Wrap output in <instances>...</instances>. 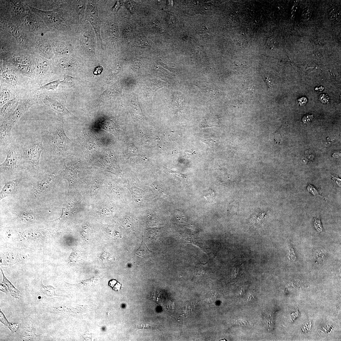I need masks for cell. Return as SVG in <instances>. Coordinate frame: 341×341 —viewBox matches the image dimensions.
<instances>
[{
  "label": "cell",
  "instance_id": "cell-31",
  "mask_svg": "<svg viewBox=\"0 0 341 341\" xmlns=\"http://www.w3.org/2000/svg\"><path fill=\"white\" fill-rule=\"evenodd\" d=\"M132 30L133 29L131 26L126 25H124L123 29V33L124 36L127 37L131 35Z\"/></svg>",
  "mask_w": 341,
  "mask_h": 341
},
{
  "label": "cell",
  "instance_id": "cell-2",
  "mask_svg": "<svg viewBox=\"0 0 341 341\" xmlns=\"http://www.w3.org/2000/svg\"><path fill=\"white\" fill-rule=\"evenodd\" d=\"M21 160L32 169H39L41 153L44 151L42 138L19 143Z\"/></svg>",
  "mask_w": 341,
  "mask_h": 341
},
{
  "label": "cell",
  "instance_id": "cell-16",
  "mask_svg": "<svg viewBox=\"0 0 341 341\" xmlns=\"http://www.w3.org/2000/svg\"><path fill=\"white\" fill-rule=\"evenodd\" d=\"M108 34L111 38L116 40L118 36V32L116 24L115 23L110 22L108 24Z\"/></svg>",
  "mask_w": 341,
  "mask_h": 341
},
{
  "label": "cell",
  "instance_id": "cell-4",
  "mask_svg": "<svg viewBox=\"0 0 341 341\" xmlns=\"http://www.w3.org/2000/svg\"><path fill=\"white\" fill-rule=\"evenodd\" d=\"M37 97L40 104L51 108L59 115L67 117L72 116L71 113L62 103L55 98L53 95L42 93L38 94Z\"/></svg>",
  "mask_w": 341,
  "mask_h": 341
},
{
  "label": "cell",
  "instance_id": "cell-17",
  "mask_svg": "<svg viewBox=\"0 0 341 341\" xmlns=\"http://www.w3.org/2000/svg\"><path fill=\"white\" fill-rule=\"evenodd\" d=\"M217 118L215 116L209 115L205 117L202 123V126L204 127L215 126L218 122Z\"/></svg>",
  "mask_w": 341,
  "mask_h": 341
},
{
  "label": "cell",
  "instance_id": "cell-47",
  "mask_svg": "<svg viewBox=\"0 0 341 341\" xmlns=\"http://www.w3.org/2000/svg\"><path fill=\"white\" fill-rule=\"evenodd\" d=\"M241 265H237V266H235L234 268V272L235 273V277H236V275L238 273H239L240 272V269L241 268Z\"/></svg>",
  "mask_w": 341,
  "mask_h": 341
},
{
  "label": "cell",
  "instance_id": "cell-42",
  "mask_svg": "<svg viewBox=\"0 0 341 341\" xmlns=\"http://www.w3.org/2000/svg\"><path fill=\"white\" fill-rule=\"evenodd\" d=\"M313 115H307L303 117L302 121L305 124H307L311 121L313 119Z\"/></svg>",
  "mask_w": 341,
  "mask_h": 341
},
{
  "label": "cell",
  "instance_id": "cell-13",
  "mask_svg": "<svg viewBox=\"0 0 341 341\" xmlns=\"http://www.w3.org/2000/svg\"><path fill=\"white\" fill-rule=\"evenodd\" d=\"M21 180V179H16L8 182L5 184L1 192L0 195L1 199L7 196L9 194L13 192Z\"/></svg>",
  "mask_w": 341,
  "mask_h": 341
},
{
  "label": "cell",
  "instance_id": "cell-22",
  "mask_svg": "<svg viewBox=\"0 0 341 341\" xmlns=\"http://www.w3.org/2000/svg\"><path fill=\"white\" fill-rule=\"evenodd\" d=\"M137 46L141 47H150L149 41L144 37H140L137 38L135 41Z\"/></svg>",
  "mask_w": 341,
  "mask_h": 341
},
{
  "label": "cell",
  "instance_id": "cell-44",
  "mask_svg": "<svg viewBox=\"0 0 341 341\" xmlns=\"http://www.w3.org/2000/svg\"><path fill=\"white\" fill-rule=\"evenodd\" d=\"M237 323L238 324H239L240 325H242L243 326H251V324L249 323H248V322L246 321H245V320H238L237 321Z\"/></svg>",
  "mask_w": 341,
  "mask_h": 341
},
{
  "label": "cell",
  "instance_id": "cell-39",
  "mask_svg": "<svg viewBox=\"0 0 341 341\" xmlns=\"http://www.w3.org/2000/svg\"><path fill=\"white\" fill-rule=\"evenodd\" d=\"M319 100L324 104H328L329 102V98L327 95L323 94L319 96Z\"/></svg>",
  "mask_w": 341,
  "mask_h": 341
},
{
  "label": "cell",
  "instance_id": "cell-5",
  "mask_svg": "<svg viewBox=\"0 0 341 341\" xmlns=\"http://www.w3.org/2000/svg\"><path fill=\"white\" fill-rule=\"evenodd\" d=\"M85 18L93 27L99 46H102L103 43L100 34L101 21L99 17L97 4L95 1H89L87 7Z\"/></svg>",
  "mask_w": 341,
  "mask_h": 341
},
{
  "label": "cell",
  "instance_id": "cell-19",
  "mask_svg": "<svg viewBox=\"0 0 341 341\" xmlns=\"http://www.w3.org/2000/svg\"><path fill=\"white\" fill-rule=\"evenodd\" d=\"M61 83V81L59 79L54 81L42 86L41 88L46 90H55L57 89L58 85Z\"/></svg>",
  "mask_w": 341,
  "mask_h": 341
},
{
  "label": "cell",
  "instance_id": "cell-40",
  "mask_svg": "<svg viewBox=\"0 0 341 341\" xmlns=\"http://www.w3.org/2000/svg\"><path fill=\"white\" fill-rule=\"evenodd\" d=\"M238 205L236 204V203L233 202L231 203L229 205V210L230 212H234L236 210H237Z\"/></svg>",
  "mask_w": 341,
  "mask_h": 341
},
{
  "label": "cell",
  "instance_id": "cell-34",
  "mask_svg": "<svg viewBox=\"0 0 341 341\" xmlns=\"http://www.w3.org/2000/svg\"><path fill=\"white\" fill-rule=\"evenodd\" d=\"M24 23L26 26L29 28L32 29L33 28L34 21L31 18L29 17L26 18L24 20Z\"/></svg>",
  "mask_w": 341,
  "mask_h": 341
},
{
  "label": "cell",
  "instance_id": "cell-21",
  "mask_svg": "<svg viewBox=\"0 0 341 341\" xmlns=\"http://www.w3.org/2000/svg\"><path fill=\"white\" fill-rule=\"evenodd\" d=\"M64 80L61 81V84L69 87L72 86L74 84L75 78L66 75H63Z\"/></svg>",
  "mask_w": 341,
  "mask_h": 341
},
{
  "label": "cell",
  "instance_id": "cell-26",
  "mask_svg": "<svg viewBox=\"0 0 341 341\" xmlns=\"http://www.w3.org/2000/svg\"><path fill=\"white\" fill-rule=\"evenodd\" d=\"M7 30L11 34L16 38H18L20 36L19 30L14 26L9 25L7 27Z\"/></svg>",
  "mask_w": 341,
  "mask_h": 341
},
{
  "label": "cell",
  "instance_id": "cell-27",
  "mask_svg": "<svg viewBox=\"0 0 341 341\" xmlns=\"http://www.w3.org/2000/svg\"><path fill=\"white\" fill-rule=\"evenodd\" d=\"M70 64V59L67 58H61L58 62V65L62 69L67 68Z\"/></svg>",
  "mask_w": 341,
  "mask_h": 341
},
{
  "label": "cell",
  "instance_id": "cell-36",
  "mask_svg": "<svg viewBox=\"0 0 341 341\" xmlns=\"http://www.w3.org/2000/svg\"><path fill=\"white\" fill-rule=\"evenodd\" d=\"M16 61L20 64H27L28 63V60L25 57L22 56H18L16 58Z\"/></svg>",
  "mask_w": 341,
  "mask_h": 341
},
{
  "label": "cell",
  "instance_id": "cell-48",
  "mask_svg": "<svg viewBox=\"0 0 341 341\" xmlns=\"http://www.w3.org/2000/svg\"><path fill=\"white\" fill-rule=\"evenodd\" d=\"M102 68L101 67H98L96 68L94 72V74L95 75L100 74L102 71Z\"/></svg>",
  "mask_w": 341,
  "mask_h": 341
},
{
  "label": "cell",
  "instance_id": "cell-37",
  "mask_svg": "<svg viewBox=\"0 0 341 341\" xmlns=\"http://www.w3.org/2000/svg\"><path fill=\"white\" fill-rule=\"evenodd\" d=\"M314 225L316 229L319 232L323 231V226L321 223L320 220L318 218H316L314 222Z\"/></svg>",
  "mask_w": 341,
  "mask_h": 341
},
{
  "label": "cell",
  "instance_id": "cell-1",
  "mask_svg": "<svg viewBox=\"0 0 341 341\" xmlns=\"http://www.w3.org/2000/svg\"><path fill=\"white\" fill-rule=\"evenodd\" d=\"M64 122L57 121L51 124L41 137L45 152L53 157L67 155L71 148V142L65 132Z\"/></svg>",
  "mask_w": 341,
  "mask_h": 341
},
{
  "label": "cell",
  "instance_id": "cell-10",
  "mask_svg": "<svg viewBox=\"0 0 341 341\" xmlns=\"http://www.w3.org/2000/svg\"><path fill=\"white\" fill-rule=\"evenodd\" d=\"M64 162L65 169L64 171L63 177L67 180L70 189L72 187L77 180V170L71 161L64 160Z\"/></svg>",
  "mask_w": 341,
  "mask_h": 341
},
{
  "label": "cell",
  "instance_id": "cell-33",
  "mask_svg": "<svg viewBox=\"0 0 341 341\" xmlns=\"http://www.w3.org/2000/svg\"><path fill=\"white\" fill-rule=\"evenodd\" d=\"M91 233V230L88 227L84 226L83 227L82 230V236L85 239H88L90 237Z\"/></svg>",
  "mask_w": 341,
  "mask_h": 341
},
{
  "label": "cell",
  "instance_id": "cell-24",
  "mask_svg": "<svg viewBox=\"0 0 341 341\" xmlns=\"http://www.w3.org/2000/svg\"><path fill=\"white\" fill-rule=\"evenodd\" d=\"M204 196L208 202L212 203L214 201L215 195V192L210 189L204 194Z\"/></svg>",
  "mask_w": 341,
  "mask_h": 341
},
{
  "label": "cell",
  "instance_id": "cell-50",
  "mask_svg": "<svg viewBox=\"0 0 341 341\" xmlns=\"http://www.w3.org/2000/svg\"><path fill=\"white\" fill-rule=\"evenodd\" d=\"M323 88L322 87H320V88H316L315 90H316L317 91H319L320 92L321 91H323Z\"/></svg>",
  "mask_w": 341,
  "mask_h": 341
},
{
  "label": "cell",
  "instance_id": "cell-25",
  "mask_svg": "<svg viewBox=\"0 0 341 341\" xmlns=\"http://www.w3.org/2000/svg\"><path fill=\"white\" fill-rule=\"evenodd\" d=\"M2 77L4 80L8 82H12L15 80L14 73L10 71H6L3 73Z\"/></svg>",
  "mask_w": 341,
  "mask_h": 341
},
{
  "label": "cell",
  "instance_id": "cell-15",
  "mask_svg": "<svg viewBox=\"0 0 341 341\" xmlns=\"http://www.w3.org/2000/svg\"><path fill=\"white\" fill-rule=\"evenodd\" d=\"M40 288L42 293L47 297H53L55 296H61L56 294L55 293V288L53 286H45L42 284L41 282L40 286Z\"/></svg>",
  "mask_w": 341,
  "mask_h": 341
},
{
  "label": "cell",
  "instance_id": "cell-3",
  "mask_svg": "<svg viewBox=\"0 0 341 341\" xmlns=\"http://www.w3.org/2000/svg\"><path fill=\"white\" fill-rule=\"evenodd\" d=\"M6 149V158L0 168L1 172L7 173L17 170L18 162L21 160L19 143L13 141Z\"/></svg>",
  "mask_w": 341,
  "mask_h": 341
},
{
  "label": "cell",
  "instance_id": "cell-43",
  "mask_svg": "<svg viewBox=\"0 0 341 341\" xmlns=\"http://www.w3.org/2000/svg\"><path fill=\"white\" fill-rule=\"evenodd\" d=\"M307 101V99L305 97H303L302 98L298 100V104L300 106L305 105L306 104Z\"/></svg>",
  "mask_w": 341,
  "mask_h": 341
},
{
  "label": "cell",
  "instance_id": "cell-35",
  "mask_svg": "<svg viewBox=\"0 0 341 341\" xmlns=\"http://www.w3.org/2000/svg\"><path fill=\"white\" fill-rule=\"evenodd\" d=\"M307 189L308 192L311 193L314 195H319V193L317 189L315 187L311 184H308Z\"/></svg>",
  "mask_w": 341,
  "mask_h": 341
},
{
  "label": "cell",
  "instance_id": "cell-18",
  "mask_svg": "<svg viewBox=\"0 0 341 341\" xmlns=\"http://www.w3.org/2000/svg\"><path fill=\"white\" fill-rule=\"evenodd\" d=\"M10 95L9 90L3 89L1 93V108L10 100Z\"/></svg>",
  "mask_w": 341,
  "mask_h": 341
},
{
  "label": "cell",
  "instance_id": "cell-23",
  "mask_svg": "<svg viewBox=\"0 0 341 341\" xmlns=\"http://www.w3.org/2000/svg\"><path fill=\"white\" fill-rule=\"evenodd\" d=\"M20 216L25 220H32L35 218V215L32 211H24L21 213Z\"/></svg>",
  "mask_w": 341,
  "mask_h": 341
},
{
  "label": "cell",
  "instance_id": "cell-9",
  "mask_svg": "<svg viewBox=\"0 0 341 341\" xmlns=\"http://www.w3.org/2000/svg\"><path fill=\"white\" fill-rule=\"evenodd\" d=\"M30 8L31 10H34L35 13L41 16L48 23L57 25L60 24L63 21V15L59 11L45 12Z\"/></svg>",
  "mask_w": 341,
  "mask_h": 341
},
{
  "label": "cell",
  "instance_id": "cell-11",
  "mask_svg": "<svg viewBox=\"0 0 341 341\" xmlns=\"http://www.w3.org/2000/svg\"><path fill=\"white\" fill-rule=\"evenodd\" d=\"M13 128L4 121L2 122L0 128L1 149L6 148L13 142L11 133Z\"/></svg>",
  "mask_w": 341,
  "mask_h": 341
},
{
  "label": "cell",
  "instance_id": "cell-30",
  "mask_svg": "<svg viewBox=\"0 0 341 341\" xmlns=\"http://www.w3.org/2000/svg\"><path fill=\"white\" fill-rule=\"evenodd\" d=\"M126 6L132 13H134L137 8V4L133 1H128L126 3Z\"/></svg>",
  "mask_w": 341,
  "mask_h": 341
},
{
  "label": "cell",
  "instance_id": "cell-14",
  "mask_svg": "<svg viewBox=\"0 0 341 341\" xmlns=\"http://www.w3.org/2000/svg\"><path fill=\"white\" fill-rule=\"evenodd\" d=\"M2 273L3 275L4 282L7 286L11 295L15 298L19 299L21 297L20 291L17 289H16L6 278L5 277L2 271Z\"/></svg>",
  "mask_w": 341,
  "mask_h": 341
},
{
  "label": "cell",
  "instance_id": "cell-32",
  "mask_svg": "<svg viewBox=\"0 0 341 341\" xmlns=\"http://www.w3.org/2000/svg\"><path fill=\"white\" fill-rule=\"evenodd\" d=\"M77 12L79 15H82L85 10V2L84 1H78Z\"/></svg>",
  "mask_w": 341,
  "mask_h": 341
},
{
  "label": "cell",
  "instance_id": "cell-6",
  "mask_svg": "<svg viewBox=\"0 0 341 341\" xmlns=\"http://www.w3.org/2000/svg\"><path fill=\"white\" fill-rule=\"evenodd\" d=\"M56 178L54 174H49L38 182L34 191L36 196L47 194L50 191L55 182Z\"/></svg>",
  "mask_w": 341,
  "mask_h": 341
},
{
  "label": "cell",
  "instance_id": "cell-28",
  "mask_svg": "<svg viewBox=\"0 0 341 341\" xmlns=\"http://www.w3.org/2000/svg\"><path fill=\"white\" fill-rule=\"evenodd\" d=\"M80 253L78 251H74L70 257V260L73 263L78 262L81 257Z\"/></svg>",
  "mask_w": 341,
  "mask_h": 341
},
{
  "label": "cell",
  "instance_id": "cell-49",
  "mask_svg": "<svg viewBox=\"0 0 341 341\" xmlns=\"http://www.w3.org/2000/svg\"><path fill=\"white\" fill-rule=\"evenodd\" d=\"M117 283V281L115 280H113L111 281L110 283V286H112L114 285Z\"/></svg>",
  "mask_w": 341,
  "mask_h": 341
},
{
  "label": "cell",
  "instance_id": "cell-45",
  "mask_svg": "<svg viewBox=\"0 0 341 341\" xmlns=\"http://www.w3.org/2000/svg\"><path fill=\"white\" fill-rule=\"evenodd\" d=\"M311 154L310 152L307 151V152L306 151L305 152V156L306 158L308 160H309L310 161H312L314 158V156L312 154L311 155Z\"/></svg>",
  "mask_w": 341,
  "mask_h": 341
},
{
  "label": "cell",
  "instance_id": "cell-20",
  "mask_svg": "<svg viewBox=\"0 0 341 341\" xmlns=\"http://www.w3.org/2000/svg\"><path fill=\"white\" fill-rule=\"evenodd\" d=\"M37 66L41 71L47 72L49 68V64L46 61L43 59H40L38 61L37 63Z\"/></svg>",
  "mask_w": 341,
  "mask_h": 341
},
{
  "label": "cell",
  "instance_id": "cell-12",
  "mask_svg": "<svg viewBox=\"0 0 341 341\" xmlns=\"http://www.w3.org/2000/svg\"><path fill=\"white\" fill-rule=\"evenodd\" d=\"M18 101L15 99L10 100L1 108V122H2L8 117L17 108Z\"/></svg>",
  "mask_w": 341,
  "mask_h": 341
},
{
  "label": "cell",
  "instance_id": "cell-8",
  "mask_svg": "<svg viewBox=\"0 0 341 341\" xmlns=\"http://www.w3.org/2000/svg\"><path fill=\"white\" fill-rule=\"evenodd\" d=\"M35 104L29 100L19 104L14 112L8 117L5 119L14 126L25 112Z\"/></svg>",
  "mask_w": 341,
  "mask_h": 341
},
{
  "label": "cell",
  "instance_id": "cell-7",
  "mask_svg": "<svg viewBox=\"0 0 341 341\" xmlns=\"http://www.w3.org/2000/svg\"><path fill=\"white\" fill-rule=\"evenodd\" d=\"M93 35L90 30L83 32L80 38L81 44L84 50L89 55L95 56V41Z\"/></svg>",
  "mask_w": 341,
  "mask_h": 341
},
{
  "label": "cell",
  "instance_id": "cell-38",
  "mask_svg": "<svg viewBox=\"0 0 341 341\" xmlns=\"http://www.w3.org/2000/svg\"><path fill=\"white\" fill-rule=\"evenodd\" d=\"M40 48L41 49V51L43 52L47 53L49 54L50 52V49L49 46L47 44H43L41 45L40 46Z\"/></svg>",
  "mask_w": 341,
  "mask_h": 341
},
{
  "label": "cell",
  "instance_id": "cell-46",
  "mask_svg": "<svg viewBox=\"0 0 341 341\" xmlns=\"http://www.w3.org/2000/svg\"><path fill=\"white\" fill-rule=\"evenodd\" d=\"M289 258L291 257V256H292L291 257L292 260H294L293 259L294 257V258L295 257V254L294 251L293 249L290 246L289 247Z\"/></svg>",
  "mask_w": 341,
  "mask_h": 341
},
{
  "label": "cell",
  "instance_id": "cell-41",
  "mask_svg": "<svg viewBox=\"0 0 341 341\" xmlns=\"http://www.w3.org/2000/svg\"><path fill=\"white\" fill-rule=\"evenodd\" d=\"M123 4V3L122 1H117L114 6V7L112 8V9L113 10L115 11L118 12L119 10L120 9V8L122 6Z\"/></svg>",
  "mask_w": 341,
  "mask_h": 341
},
{
  "label": "cell",
  "instance_id": "cell-29",
  "mask_svg": "<svg viewBox=\"0 0 341 341\" xmlns=\"http://www.w3.org/2000/svg\"><path fill=\"white\" fill-rule=\"evenodd\" d=\"M21 71L26 74H30L31 72V69L27 64H20L18 66Z\"/></svg>",
  "mask_w": 341,
  "mask_h": 341
}]
</instances>
